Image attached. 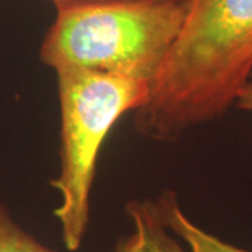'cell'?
<instances>
[{
    "label": "cell",
    "mask_w": 252,
    "mask_h": 252,
    "mask_svg": "<svg viewBox=\"0 0 252 252\" xmlns=\"http://www.w3.org/2000/svg\"><path fill=\"white\" fill-rule=\"evenodd\" d=\"M180 32L136 111L139 133L172 142L220 118L252 76V0H184Z\"/></svg>",
    "instance_id": "6da1fadb"
},
{
    "label": "cell",
    "mask_w": 252,
    "mask_h": 252,
    "mask_svg": "<svg viewBox=\"0 0 252 252\" xmlns=\"http://www.w3.org/2000/svg\"><path fill=\"white\" fill-rule=\"evenodd\" d=\"M182 18V3L157 0H105L58 9L39 59L55 72L114 74L152 87Z\"/></svg>",
    "instance_id": "7a4b0ae2"
},
{
    "label": "cell",
    "mask_w": 252,
    "mask_h": 252,
    "mask_svg": "<svg viewBox=\"0 0 252 252\" xmlns=\"http://www.w3.org/2000/svg\"><path fill=\"white\" fill-rule=\"evenodd\" d=\"M61 172L51 185L61 193L54 215L66 250L77 251L87 233L90 192L99 150L111 129L129 111L147 102L150 84L104 73L61 70Z\"/></svg>",
    "instance_id": "3957f363"
},
{
    "label": "cell",
    "mask_w": 252,
    "mask_h": 252,
    "mask_svg": "<svg viewBox=\"0 0 252 252\" xmlns=\"http://www.w3.org/2000/svg\"><path fill=\"white\" fill-rule=\"evenodd\" d=\"M126 213L133 221V233L119 240L115 252H185L168 234L157 202L130 200Z\"/></svg>",
    "instance_id": "277c9868"
},
{
    "label": "cell",
    "mask_w": 252,
    "mask_h": 252,
    "mask_svg": "<svg viewBox=\"0 0 252 252\" xmlns=\"http://www.w3.org/2000/svg\"><path fill=\"white\" fill-rule=\"evenodd\" d=\"M157 205L160 209L164 224L167 225L170 231L180 235L188 244L190 252H250L231 244L224 243L223 240L209 234L200 227L193 224L188 216L182 212L175 192H164L158 199Z\"/></svg>",
    "instance_id": "5b68a950"
},
{
    "label": "cell",
    "mask_w": 252,
    "mask_h": 252,
    "mask_svg": "<svg viewBox=\"0 0 252 252\" xmlns=\"http://www.w3.org/2000/svg\"><path fill=\"white\" fill-rule=\"evenodd\" d=\"M0 252H56L39 243L13 220L7 207L0 206Z\"/></svg>",
    "instance_id": "8992f818"
},
{
    "label": "cell",
    "mask_w": 252,
    "mask_h": 252,
    "mask_svg": "<svg viewBox=\"0 0 252 252\" xmlns=\"http://www.w3.org/2000/svg\"><path fill=\"white\" fill-rule=\"evenodd\" d=\"M235 105H237V108L252 112V76L250 77V80L245 83L241 91L238 93L237 99H235Z\"/></svg>",
    "instance_id": "52a82bcc"
},
{
    "label": "cell",
    "mask_w": 252,
    "mask_h": 252,
    "mask_svg": "<svg viewBox=\"0 0 252 252\" xmlns=\"http://www.w3.org/2000/svg\"><path fill=\"white\" fill-rule=\"evenodd\" d=\"M54 3V6L58 9L69 7L74 4H81V3H93V1H105V0H49ZM157 1H174V3H184V0H157Z\"/></svg>",
    "instance_id": "ba28073f"
}]
</instances>
